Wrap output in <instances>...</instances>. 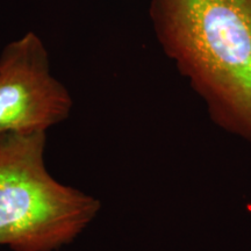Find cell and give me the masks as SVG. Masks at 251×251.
<instances>
[{
  "instance_id": "6da1fadb",
  "label": "cell",
  "mask_w": 251,
  "mask_h": 251,
  "mask_svg": "<svg viewBox=\"0 0 251 251\" xmlns=\"http://www.w3.org/2000/svg\"><path fill=\"white\" fill-rule=\"evenodd\" d=\"M149 14L212 120L251 141V0H151Z\"/></svg>"
},
{
  "instance_id": "7a4b0ae2",
  "label": "cell",
  "mask_w": 251,
  "mask_h": 251,
  "mask_svg": "<svg viewBox=\"0 0 251 251\" xmlns=\"http://www.w3.org/2000/svg\"><path fill=\"white\" fill-rule=\"evenodd\" d=\"M46 131L0 134V247L56 251L98 215V199L64 185L45 162Z\"/></svg>"
},
{
  "instance_id": "3957f363",
  "label": "cell",
  "mask_w": 251,
  "mask_h": 251,
  "mask_svg": "<svg viewBox=\"0 0 251 251\" xmlns=\"http://www.w3.org/2000/svg\"><path fill=\"white\" fill-rule=\"evenodd\" d=\"M72 108L68 90L50 75L47 50L28 33L0 56V134L47 131Z\"/></svg>"
}]
</instances>
